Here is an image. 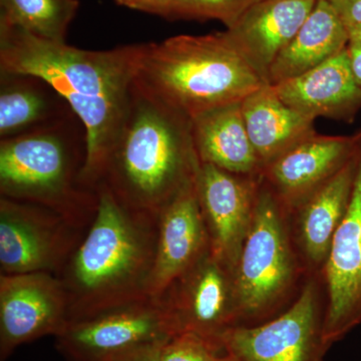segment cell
I'll return each instance as SVG.
<instances>
[{
  "label": "cell",
  "mask_w": 361,
  "mask_h": 361,
  "mask_svg": "<svg viewBox=\"0 0 361 361\" xmlns=\"http://www.w3.org/2000/svg\"><path fill=\"white\" fill-rule=\"evenodd\" d=\"M147 44L85 51L0 25V73L32 75L65 99L85 130L80 186L97 192L129 110Z\"/></svg>",
  "instance_id": "6da1fadb"
},
{
  "label": "cell",
  "mask_w": 361,
  "mask_h": 361,
  "mask_svg": "<svg viewBox=\"0 0 361 361\" xmlns=\"http://www.w3.org/2000/svg\"><path fill=\"white\" fill-rule=\"evenodd\" d=\"M94 220L56 277L70 320L149 297L159 216L134 210L104 185L97 188Z\"/></svg>",
  "instance_id": "7a4b0ae2"
},
{
  "label": "cell",
  "mask_w": 361,
  "mask_h": 361,
  "mask_svg": "<svg viewBox=\"0 0 361 361\" xmlns=\"http://www.w3.org/2000/svg\"><path fill=\"white\" fill-rule=\"evenodd\" d=\"M200 165L191 118L135 82L129 110L99 185L126 206L159 216L193 184Z\"/></svg>",
  "instance_id": "3957f363"
},
{
  "label": "cell",
  "mask_w": 361,
  "mask_h": 361,
  "mask_svg": "<svg viewBox=\"0 0 361 361\" xmlns=\"http://www.w3.org/2000/svg\"><path fill=\"white\" fill-rule=\"evenodd\" d=\"M135 82L191 120L268 85L226 32L147 44Z\"/></svg>",
  "instance_id": "277c9868"
},
{
  "label": "cell",
  "mask_w": 361,
  "mask_h": 361,
  "mask_svg": "<svg viewBox=\"0 0 361 361\" xmlns=\"http://www.w3.org/2000/svg\"><path fill=\"white\" fill-rule=\"evenodd\" d=\"M71 116L1 139L0 195L51 209L87 230L97 209V193L80 186L85 135H73Z\"/></svg>",
  "instance_id": "5b68a950"
},
{
  "label": "cell",
  "mask_w": 361,
  "mask_h": 361,
  "mask_svg": "<svg viewBox=\"0 0 361 361\" xmlns=\"http://www.w3.org/2000/svg\"><path fill=\"white\" fill-rule=\"evenodd\" d=\"M289 216L262 179L251 227L232 274L238 325L253 326L272 319L295 287L299 264Z\"/></svg>",
  "instance_id": "8992f818"
},
{
  "label": "cell",
  "mask_w": 361,
  "mask_h": 361,
  "mask_svg": "<svg viewBox=\"0 0 361 361\" xmlns=\"http://www.w3.org/2000/svg\"><path fill=\"white\" fill-rule=\"evenodd\" d=\"M177 330L161 298L147 297L70 320L56 336L66 361H120L161 348Z\"/></svg>",
  "instance_id": "52a82bcc"
},
{
  "label": "cell",
  "mask_w": 361,
  "mask_h": 361,
  "mask_svg": "<svg viewBox=\"0 0 361 361\" xmlns=\"http://www.w3.org/2000/svg\"><path fill=\"white\" fill-rule=\"evenodd\" d=\"M324 307L317 282L308 280L290 307L253 326L231 327L221 336L226 353L241 361H324Z\"/></svg>",
  "instance_id": "ba28073f"
},
{
  "label": "cell",
  "mask_w": 361,
  "mask_h": 361,
  "mask_svg": "<svg viewBox=\"0 0 361 361\" xmlns=\"http://www.w3.org/2000/svg\"><path fill=\"white\" fill-rule=\"evenodd\" d=\"M85 230L45 207L0 198V272L58 275Z\"/></svg>",
  "instance_id": "9c48e42d"
},
{
  "label": "cell",
  "mask_w": 361,
  "mask_h": 361,
  "mask_svg": "<svg viewBox=\"0 0 361 361\" xmlns=\"http://www.w3.org/2000/svg\"><path fill=\"white\" fill-rule=\"evenodd\" d=\"M355 137L353 192L323 266L327 294L323 339L329 348L361 324V130Z\"/></svg>",
  "instance_id": "30bf717a"
},
{
  "label": "cell",
  "mask_w": 361,
  "mask_h": 361,
  "mask_svg": "<svg viewBox=\"0 0 361 361\" xmlns=\"http://www.w3.org/2000/svg\"><path fill=\"white\" fill-rule=\"evenodd\" d=\"M68 322V296L56 275L0 274V361L23 344L56 337Z\"/></svg>",
  "instance_id": "8fae6325"
},
{
  "label": "cell",
  "mask_w": 361,
  "mask_h": 361,
  "mask_svg": "<svg viewBox=\"0 0 361 361\" xmlns=\"http://www.w3.org/2000/svg\"><path fill=\"white\" fill-rule=\"evenodd\" d=\"M160 298L177 334L191 332L222 346L221 336L239 323L232 273L211 252L175 280Z\"/></svg>",
  "instance_id": "7c38bea8"
},
{
  "label": "cell",
  "mask_w": 361,
  "mask_h": 361,
  "mask_svg": "<svg viewBox=\"0 0 361 361\" xmlns=\"http://www.w3.org/2000/svg\"><path fill=\"white\" fill-rule=\"evenodd\" d=\"M263 177L232 174L201 163L196 190L214 258L233 274L251 227Z\"/></svg>",
  "instance_id": "4fadbf2b"
},
{
  "label": "cell",
  "mask_w": 361,
  "mask_h": 361,
  "mask_svg": "<svg viewBox=\"0 0 361 361\" xmlns=\"http://www.w3.org/2000/svg\"><path fill=\"white\" fill-rule=\"evenodd\" d=\"M355 153V137L317 133L266 166L263 180L292 215Z\"/></svg>",
  "instance_id": "5bb4252c"
},
{
  "label": "cell",
  "mask_w": 361,
  "mask_h": 361,
  "mask_svg": "<svg viewBox=\"0 0 361 361\" xmlns=\"http://www.w3.org/2000/svg\"><path fill=\"white\" fill-rule=\"evenodd\" d=\"M209 252L210 240L195 180L159 214L158 241L149 295L160 298L175 280Z\"/></svg>",
  "instance_id": "9a60e30c"
},
{
  "label": "cell",
  "mask_w": 361,
  "mask_h": 361,
  "mask_svg": "<svg viewBox=\"0 0 361 361\" xmlns=\"http://www.w3.org/2000/svg\"><path fill=\"white\" fill-rule=\"evenodd\" d=\"M272 87L285 104L313 121L322 116L351 123L361 111V87L348 47L317 68Z\"/></svg>",
  "instance_id": "2e32d148"
},
{
  "label": "cell",
  "mask_w": 361,
  "mask_h": 361,
  "mask_svg": "<svg viewBox=\"0 0 361 361\" xmlns=\"http://www.w3.org/2000/svg\"><path fill=\"white\" fill-rule=\"evenodd\" d=\"M316 2L261 0L247 9L226 32L268 84L271 66L295 37Z\"/></svg>",
  "instance_id": "e0dca14e"
},
{
  "label": "cell",
  "mask_w": 361,
  "mask_h": 361,
  "mask_svg": "<svg viewBox=\"0 0 361 361\" xmlns=\"http://www.w3.org/2000/svg\"><path fill=\"white\" fill-rule=\"evenodd\" d=\"M241 104H227L194 118L195 147L201 163L232 174L261 177L262 163L247 132Z\"/></svg>",
  "instance_id": "ac0fdd59"
},
{
  "label": "cell",
  "mask_w": 361,
  "mask_h": 361,
  "mask_svg": "<svg viewBox=\"0 0 361 361\" xmlns=\"http://www.w3.org/2000/svg\"><path fill=\"white\" fill-rule=\"evenodd\" d=\"M252 145L266 166L316 134L314 121L284 103L265 85L241 104Z\"/></svg>",
  "instance_id": "d6986e66"
},
{
  "label": "cell",
  "mask_w": 361,
  "mask_h": 361,
  "mask_svg": "<svg viewBox=\"0 0 361 361\" xmlns=\"http://www.w3.org/2000/svg\"><path fill=\"white\" fill-rule=\"evenodd\" d=\"M349 40L348 27L329 0H319L295 37L278 54L268 84H280L317 68L343 51Z\"/></svg>",
  "instance_id": "ffe728a7"
},
{
  "label": "cell",
  "mask_w": 361,
  "mask_h": 361,
  "mask_svg": "<svg viewBox=\"0 0 361 361\" xmlns=\"http://www.w3.org/2000/svg\"><path fill=\"white\" fill-rule=\"evenodd\" d=\"M355 173L356 144L353 158L292 214L297 216L298 241L304 257L314 267L325 264L334 234L348 209Z\"/></svg>",
  "instance_id": "44dd1931"
},
{
  "label": "cell",
  "mask_w": 361,
  "mask_h": 361,
  "mask_svg": "<svg viewBox=\"0 0 361 361\" xmlns=\"http://www.w3.org/2000/svg\"><path fill=\"white\" fill-rule=\"evenodd\" d=\"M0 137H14L65 118L68 106L39 78L0 73Z\"/></svg>",
  "instance_id": "7402d4cb"
},
{
  "label": "cell",
  "mask_w": 361,
  "mask_h": 361,
  "mask_svg": "<svg viewBox=\"0 0 361 361\" xmlns=\"http://www.w3.org/2000/svg\"><path fill=\"white\" fill-rule=\"evenodd\" d=\"M78 0H0V25L14 26L51 42H66Z\"/></svg>",
  "instance_id": "603a6c76"
},
{
  "label": "cell",
  "mask_w": 361,
  "mask_h": 361,
  "mask_svg": "<svg viewBox=\"0 0 361 361\" xmlns=\"http://www.w3.org/2000/svg\"><path fill=\"white\" fill-rule=\"evenodd\" d=\"M259 1L261 0H174L170 20H216L229 28Z\"/></svg>",
  "instance_id": "cb8c5ba5"
},
{
  "label": "cell",
  "mask_w": 361,
  "mask_h": 361,
  "mask_svg": "<svg viewBox=\"0 0 361 361\" xmlns=\"http://www.w3.org/2000/svg\"><path fill=\"white\" fill-rule=\"evenodd\" d=\"M224 348L203 337L182 332L161 348V361H219Z\"/></svg>",
  "instance_id": "d4e9b609"
},
{
  "label": "cell",
  "mask_w": 361,
  "mask_h": 361,
  "mask_svg": "<svg viewBox=\"0 0 361 361\" xmlns=\"http://www.w3.org/2000/svg\"><path fill=\"white\" fill-rule=\"evenodd\" d=\"M346 27L361 26V0H329Z\"/></svg>",
  "instance_id": "484cf974"
},
{
  "label": "cell",
  "mask_w": 361,
  "mask_h": 361,
  "mask_svg": "<svg viewBox=\"0 0 361 361\" xmlns=\"http://www.w3.org/2000/svg\"><path fill=\"white\" fill-rule=\"evenodd\" d=\"M173 6L174 0H132L128 7L135 11L157 14L170 20Z\"/></svg>",
  "instance_id": "4316f807"
},
{
  "label": "cell",
  "mask_w": 361,
  "mask_h": 361,
  "mask_svg": "<svg viewBox=\"0 0 361 361\" xmlns=\"http://www.w3.org/2000/svg\"><path fill=\"white\" fill-rule=\"evenodd\" d=\"M348 54L351 70L355 75L356 82L361 87V42L349 40Z\"/></svg>",
  "instance_id": "83f0119b"
},
{
  "label": "cell",
  "mask_w": 361,
  "mask_h": 361,
  "mask_svg": "<svg viewBox=\"0 0 361 361\" xmlns=\"http://www.w3.org/2000/svg\"><path fill=\"white\" fill-rule=\"evenodd\" d=\"M161 348L146 349L120 361H161Z\"/></svg>",
  "instance_id": "f1b7e54d"
},
{
  "label": "cell",
  "mask_w": 361,
  "mask_h": 361,
  "mask_svg": "<svg viewBox=\"0 0 361 361\" xmlns=\"http://www.w3.org/2000/svg\"><path fill=\"white\" fill-rule=\"evenodd\" d=\"M349 39L361 42V26H353L348 27Z\"/></svg>",
  "instance_id": "f546056e"
},
{
  "label": "cell",
  "mask_w": 361,
  "mask_h": 361,
  "mask_svg": "<svg viewBox=\"0 0 361 361\" xmlns=\"http://www.w3.org/2000/svg\"><path fill=\"white\" fill-rule=\"evenodd\" d=\"M219 361H241L238 358L235 357L234 355H230V353H225L220 356Z\"/></svg>",
  "instance_id": "4dcf8cb0"
},
{
  "label": "cell",
  "mask_w": 361,
  "mask_h": 361,
  "mask_svg": "<svg viewBox=\"0 0 361 361\" xmlns=\"http://www.w3.org/2000/svg\"><path fill=\"white\" fill-rule=\"evenodd\" d=\"M132 1V0H116V2H118L120 6H129L130 2Z\"/></svg>",
  "instance_id": "1f68e13d"
},
{
  "label": "cell",
  "mask_w": 361,
  "mask_h": 361,
  "mask_svg": "<svg viewBox=\"0 0 361 361\" xmlns=\"http://www.w3.org/2000/svg\"><path fill=\"white\" fill-rule=\"evenodd\" d=\"M315 1H319V0H315Z\"/></svg>",
  "instance_id": "d6a6232c"
}]
</instances>
